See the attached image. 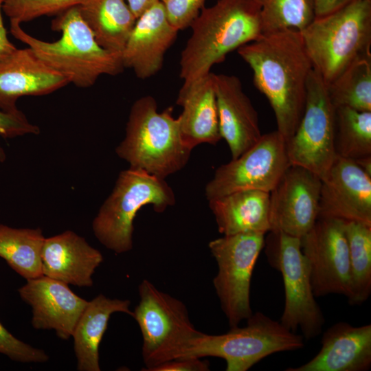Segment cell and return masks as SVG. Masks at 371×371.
<instances>
[{"mask_svg":"<svg viewBox=\"0 0 371 371\" xmlns=\"http://www.w3.org/2000/svg\"><path fill=\"white\" fill-rule=\"evenodd\" d=\"M237 52L251 69L254 85L268 100L277 131L287 142L303 115L313 69L300 32L288 29L264 34Z\"/></svg>","mask_w":371,"mask_h":371,"instance_id":"obj_1","label":"cell"},{"mask_svg":"<svg viewBox=\"0 0 371 371\" xmlns=\"http://www.w3.org/2000/svg\"><path fill=\"white\" fill-rule=\"evenodd\" d=\"M190 27L192 34L179 61L182 87L207 75L229 52L262 35L260 8L254 0H217L203 7Z\"/></svg>","mask_w":371,"mask_h":371,"instance_id":"obj_2","label":"cell"},{"mask_svg":"<svg viewBox=\"0 0 371 371\" xmlns=\"http://www.w3.org/2000/svg\"><path fill=\"white\" fill-rule=\"evenodd\" d=\"M51 27L61 36L48 42L29 34L21 24L10 23V32L16 39L78 87H90L101 76H115L124 69L122 54L110 52L98 43L78 6L55 16Z\"/></svg>","mask_w":371,"mask_h":371,"instance_id":"obj_3","label":"cell"},{"mask_svg":"<svg viewBox=\"0 0 371 371\" xmlns=\"http://www.w3.org/2000/svg\"><path fill=\"white\" fill-rule=\"evenodd\" d=\"M192 150L182 142L179 120L172 116V108L159 112L156 100L150 95L133 104L125 137L115 149L130 167L162 179L181 170Z\"/></svg>","mask_w":371,"mask_h":371,"instance_id":"obj_4","label":"cell"},{"mask_svg":"<svg viewBox=\"0 0 371 371\" xmlns=\"http://www.w3.org/2000/svg\"><path fill=\"white\" fill-rule=\"evenodd\" d=\"M300 33L313 68L328 85L355 61L371 56V0L315 17Z\"/></svg>","mask_w":371,"mask_h":371,"instance_id":"obj_5","label":"cell"},{"mask_svg":"<svg viewBox=\"0 0 371 371\" xmlns=\"http://www.w3.org/2000/svg\"><path fill=\"white\" fill-rule=\"evenodd\" d=\"M304 346V337L261 312L253 313L244 327H232L221 335L200 332L182 349L177 359L218 357L226 371H247L265 357Z\"/></svg>","mask_w":371,"mask_h":371,"instance_id":"obj_6","label":"cell"},{"mask_svg":"<svg viewBox=\"0 0 371 371\" xmlns=\"http://www.w3.org/2000/svg\"><path fill=\"white\" fill-rule=\"evenodd\" d=\"M175 193L162 179L130 167L118 175L115 186L92 223L95 238L106 248L123 254L133 248V221L142 207L161 213L175 203Z\"/></svg>","mask_w":371,"mask_h":371,"instance_id":"obj_7","label":"cell"},{"mask_svg":"<svg viewBox=\"0 0 371 371\" xmlns=\"http://www.w3.org/2000/svg\"><path fill=\"white\" fill-rule=\"evenodd\" d=\"M139 302L133 317L139 327L146 371L176 359L187 343L198 335L188 309L180 300L144 280L139 285Z\"/></svg>","mask_w":371,"mask_h":371,"instance_id":"obj_8","label":"cell"},{"mask_svg":"<svg viewBox=\"0 0 371 371\" xmlns=\"http://www.w3.org/2000/svg\"><path fill=\"white\" fill-rule=\"evenodd\" d=\"M264 247L269 264L281 273L283 280L284 306L279 322L293 333L300 329L304 339L317 337L325 318L313 292L300 238L269 232Z\"/></svg>","mask_w":371,"mask_h":371,"instance_id":"obj_9","label":"cell"},{"mask_svg":"<svg viewBox=\"0 0 371 371\" xmlns=\"http://www.w3.org/2000/svg\"><path fill=\"white\" fill-rule=\"evenodd\" d=\"M265 235L261 232L223 235L208 244L218 267L214 287L230 328L238 326L253 314L251 280L264 248Z\"/></svg>","mask_w":371,"mask_h":371,"instance_id":"obj_10","label":"cell"},{"mask_svg":"<svg viewBox=\"0 0 371 371\" xmlns=\"http://www.w3.org/2000/svg\"><path fill=\"white\" fill-rule=\"evenodd\" d=\"M335 117V107L327 85L313 68L308 78L303 115L286 142L291 164L305 168L321 179L326 175L336 157Z\"/></svg>","mask_w":371,"mask_h":371,"instance_id":"obj_11","label":"cell"},{"mask_svg":"<svg viewBox=\"0 0 371 371\" xmlns=\"http://www.w3.org/2000/svg\"><path fill=\"white\" fill-rule=\"evenodd\" d=\"M290 165L284 137L277 130L262 135L242 155L216 170L205 186L206 198L243 190L270 192Z\"/></svg>","mask_w":371,"mask_h":371,"instance_id":"obj_12","label":"cell"},{"mask_svg":"<svg viewBox=\"0 0 371 371\" xmlns=\"http://www.w3.org/2000/svg\"><path fill=\"white\" fill-rule=\"evenodd\" d=\"M345 221L318 216L301 240L315 297L350 292V264Z\"/></svg>","mask_w":371,"mask_h":371,"instance_id":"obj_13","label":"cell"},{"mask_svg":"<svg viewBox=\"0 0 371 371\" xmlns=\"http://www.w3.org/2000/svg\"><path fill=\"white\" fill-rule=\"evenodd\" d=\"M321 185L316 174L291 164L269 192V232L306 234L319 216Z\"/></svg>","mask_w":371,"mask_h":371,"instance_id":"obj_14","label":"cell"},{"mask_svg":"<svg viewBox=\"0 0 371 371\" xmlns=\"http://www.w3.org/2000/svg\"><path fill=\"white\" fill-rule=\"evenodd\" d=\"M321 180L319 216L371 225V177L354 160L336 156Z\"/></svg>","mask_w":371,"mask_h":371,"instance_id":"obj_15","label":"cell"},{"mask_svg":"<svg viewBox=\"0 0 371 371\" xmlns=\"http://www.w3.org/2000/svg\"><path fill=\"white\" fill-rule=\"evenodd\" d=\"M19 293L32 307V326L37 330H54L58 337L65 340L72 336L88 304L67 284L43 275L27 280Z\"/></svg>","mask_w":371,"mask_h":371,"instance_id":"obj_16","label":"cell"},{"mask_svg":"<svg viewBox=\"0 0 371 371\" xmlns=\"http://www.w3.org/2000/svg\"><path fill=\"white\" fill-rule=\"evenodd\" d=\"M68 84L63 75L46 65L31 48H16L0 60V110L18 111L19 98L47 95Z\"/></svg>","mask_w":371,"mask_h":371,"instance_id":"obj_17","label":"cell"},{"mask_svg":"<svg viewBox=\"0 0 371 371\" xmlns=\"http://www.w3.org/2000/svg\"><path fill=\"white\" fill-rule=\"evenodd\" d=\"M178 32L159 1L137 19L122 52L124 67L133 69L141 79L154 76L161 69L165 54Z\"/></svg>","mask_w":371,"mask_h":371,"instance_id":"obj_18","label":"cell"},{"mask_svg":"<svg viewBox=\"0 0 371 371\" xmlns=\"http://www.w3.org/2000/svg\"><path fill=\"white\" fill-rule=\"evenodd\" d=\"M213 79L221 136L236 159L262 135L258 113L238 77L213 73Z\"/></svg>","mask_w":371,"mask_h":371,"instance_id":"obj_19","label":"cell"},{"mask_svg":"<svg viewBox=\"0 0 371 371\" xmlns=\"http://www.w3.org/2000/svg\"><path fill=\"white\" fill-rule=\"evenodd\" d=\"M322 347L310 361L286 371H367L371 367V324H334L323 333Z\"/></svg>","mask_w":371,"mask_h":371,"instance_id":"obj_20","label":"cell"},{"mask_svg":"<svg viewBox=\"0 0 371 371\" xmlns=\"http://www.w3.org/2000/svg\"><path fill=\"white\" fill-rule=\"evenodd\" d=\"M102 261L99 250L71 230L45 238L41 251L43 276L80 287L93 285V274Z\"/></svg>","mask_w":371,"mask_h":371,"instance_id":"obj_21","label":"cell"},{"mask_svg":"<svg viewBox=\"0 0 371 371\" xmlns=\"http://www.w3.org/2000/svg\"><path fill=\"white\" fill-rule=\"evenodd\" d=\"M177 104L183 107L178 117L181 137L192 150L201 144H216L222 138L213 73L181 87Z\"/></svg>","mask_w":371,"mask_h":371,"instance_id":"obj_22","label":"cell"},{"mask_svg":"<svg viewBox=\"0 0 371 371\" xmlns=\"http://www.w3.org/2000/svg\"><path fill=\"white\" fill-rule=\"evenodd\" d=\"M208 201L223 235L270 231L269 192L243 190Z\"/></svg>","mask_w":371,"mask_h":371,"instance_id":"obj_23","label":"cell"},{"mask_svg":"<svg viewBox=\"0 0 371 371\" xmlns=\"http://www.w3.org/2000/svg\"><path fill=\"white\" fill-rule=\"evenodd\" d=\"M128 300L111 299L103 294L94 297L80 317L72 336L74 349L80 371H100L99 346L110 317L115 313L133 316Z\"/></svg>","mask_w":371,"mask_h":371,"instance_id":"obj_24","label":"cell"},{"mask_svg":"<svg viewBox=\"0 0 371 371\" xmlns=\"http://www.w3.org/2000/svg\"><path fill=\"white\" fill-rule=\"evenodd\" d=\"M78 8L98 43L122 54L137 20L125 0H83Z\"/></svg>","mask_w":371,"mask_h":371,"instance_id":"obj_25","label":"cell"},{"mask_svg":"<svg viewBox=\"0 0 371 371\" xmlns=\"http://www.w3.org/2000/svg\"><path fill=\"white\" fill-rule=\"evenodd\" d=\"M45 239L40 228H13L0 224V258L26 280L41 276Z\"/></svg>","mask_w":371,"mask_h":371,"instance_id":"obj_26","label":"cell"},{"mask_svg":"<svg viewBox=\"0 0 371 371\" xmlns=\"http://www.w3.org/2000/svg\"><path fill=\"white\" fill-rule=\"evenodd\" d=\"M350 264V305H360L371 293V225L345 221Z\"/></svg>","mask_w":371,"mask_h":371,"instance_id":"obj_27","label":"cell"},{"mask_svg":"<svg viewBox=\"0 0 371 371\" xmlns=\"http://www.w3.org/2000/svg\"><path fill=\"white\" fill-rule=\"evenodd\" d=\"M336 156L356 160L371 155V111L335 107Z\"/></svg>","mask_w":371,"mask_h":371,"instance_id":"obj_28","label":"cell"},{"mask_svg":"<svg viewBox=\"0 0 371 371\" xmlns=\"http://www.w3.org/2000/svg\"><path fill=\"white\" fill-rule=\"evenodd\" d=\"M327 88L335 107L371 111V56L355 61Z\"/></svg>","mask_w":371,"mask_h":371,"instance_id":"obj_29","label":"cell"},{"mask_svg":"<svg viewBox=\"0 0 371 371\" xmlns=\"http://www.w3.org/2000/svg\"><path fill=\"white\" fill-rule=\"evenodd\" d=\"M260 8L262 34L284 30L299 32L315 18L313 0H254Z\"/></svg>","mask_w":371,"mask_h":371,"instance_id":"obj_30","label":"cell"},{"mask_svg":"<svg viewBox=\"0 0 371 371\" xmlns=\"http://www.w3.org/2000/svg\"><path fill=\"white\" fill-rule=\"evenodd\" d=\"M83 0H3L2 10L10 23L21 24L44 16H56Z\"/></svg>","mask_w":371,"mask_h":371,"instance_id":"obj_31","label":"cell"},{"mask_svg":"<svg viewBox=\"0 0 371 371\" xmlns=\"http://www.w3.org/2000/svg\"><path fill=\"white\" fill-rule=\"evenodd\" d=\"M0 353L21 363H45L49 359V356L44 350L18 339L1 322Z\"/></svg>","mask_w":371,"mask_h":371,"instance_id":"obj_32","label":"cell"},{"mask_svg":"<svg viewBox=\"0 0 371 371\" xmlns=\"http://www.w3.org/2000/svg\"><path fill=\"white\" fill-rule=\"evenodd\" d=\"M39 133V128L31 123L21 111L5 112L0 110V138H13ZM5 159V153L0 144V162H3Z\"/></svg>","mask_w":371,"mask_h":371,"instance_id":"obj_33","label":"cell"},{"mask_svg":"<svg viewBox=\"0 0 371 371\" xmlns=\"http://www.w3.org/2000/svg\"><path fill=\"white\" fill-rule=\"evenodd\" d=\"M205 0H167L164 3L170 23L179 31L190 27Z\"/></svg>","mask_w":371,"mask_h":371,"instance_id":"obj_34","label":"cell"},{"mask_svg":"<svg viewBox=\"0 0 371 371\" xmlns=\"http://www.w3.org/2000/svg\"><path fill=\"white\" fill-rule=\"evenodd\" d=\"M210 363L200 358L177 359L164 362L150 371H207Z\"/></svg>","mask_w":371,"mask_h":371,"instance_id":"obj_35","label":"cell"},{"mask_svg":"<svg viewBox=\"0 0 371 371\" xmlns=\"http://www.w3.org/2000/svg\"><path fill=\"white\" fill-rule=\"evenodd\" d=\"M357 1L360 0H313L315 17L323 16Z\"/></svg>","mask_w":371,"mask_h":371,"instance_id":"obj_36","label":"cell"},{"mask_svg":"<svg viewBox=\"0 0 371 371\" xmlns=\"http://www.w3.org/2000/svg\"><path fill=\"white\" fill-rule=\"evenodd\" d=\"M3 0H0V60L14 51L16 47L8 39L2 17Z\"/></svg>","mask_w":371,"mask_h":371,"instance_id":"obj_37","label":"cell"},{"mask_svg":"<svg viewBox=\"0 0 371 371\" xmlns=\"http://www.w3.org/2000/svg\"><path fill=\"white\" fill-rule=\"evenodd\" d=\"M159 0H125L136 19Z\"/></svg>","mask_w":371,"mask_h":371,"instance_id":"obj_38","label":"cell"},{"mask_svg":"<svg viewBox=\"0 0 371 371\" xmlns=\"http://www.w3.org/2000/svg\"><path fill=\"white\" fill-rule=\"evenodd\" d=\"M354 161L366 174L371 177V155Z\"/></svg>","mask_w":371,"mask_h":371,"instance_id":"obj_39","label":"cell"},{"mask_svg":"<svg viewBox=\"0 0 371 371\" xmlns=\"http://www.w3.org/2000/svg\"><path fill=\"white\" fill-rule=\"evenodd\" d=\"M160 1H161L162 3H164L165 1H166L167 0H159Z\"/></svg>","mask_w":371,"mask_h":371,"instance_id":"obj_40","label":"cell"}]
</instances>
